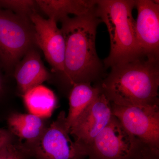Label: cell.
Returning a JSON list of instances; mask_svg holds the SVG:
<instances>
[{
	"mask_svg": "<svg viewBox=\"0 0 159 159\" xmlns=\"http://www.w3.org/2000/svg\"><path fill=\"white\" fill-rule=\"evenodd\" d=\"M6 74H9L6 67L0 59V99L2 98L6 91Z\"/></svg>",
	"mask_w": 159,
	"mask_h": 159,
	"instance_id": "obj_19",
	"label": "cell"
},
{
	"mask_svg": "<svg viewBox=\"0 0 159 159\" xmlns=\"http://www.w3.org/2000/svg\"><path fill=\"white\" fill-rule=\"evenodd\" d=\"M95 9L86 14L66 16L60 21L66 44L62 77L71 88L79 83L97 81L103 73L104 65L96 48L97 27L102 22Z\"/></svg>",
	"mask_w": 159,
	"mask_h": 159,
	"instance_id": "obj_1",
	"label": "cell"
},
{
	"mask_svg": "<svg viewBox=\"0 0 159 159\" xmlns=\"http://www.w3.org/2000/svg\"><path fill=\"white\" fill-rule=\"evenodd\" d=\"M113 116L111 103L101 93L71 125L70 135L74 142L87 150Z\"/></svg>",
	"mask_w": 159,
	"mask_h": 159,
	"instance_id": "obj_9",
	"label": "cell"
},
{
	"mask_svg": "<svg viewBox=\"0 0 159 159\" xmlns=\"http://www.w3.org/2000/svg\"><path fill=\"white\" fill-rule=\"evenodd\" d=\"M135 0H97L96 15L107 28L110 52L103 61L106 68L145 57L137 41L132 11Z\"/></svg>",
	"mask_w": 159,
	"mask_h": 159,
	"instance_id": "obj_3",
	"label": "cell"
},
{
	"mask_svg": "<svg viewBox=\"0 0 159 159\" xmlns=\"http://www.w3.org/2000/svg\"><path fill=\"white\" fill-rule=\"evenodd\" d=\"M0 59L1 60V52H0Z\"/></svg>",
	"mask_w": 159,
	"mask_h": 159,
	"instance_id": "obj_21",
	"label": "cell"
},
{
	"mask_svg": "<svg viewBox=\"0 0 159 159\" xmlns=\"http://www.w3.org/2000/svg\"><path fill=\"white\" fill-rule=\"evenodd\" d=\"M23 97L29 113L42 119L51 117L57 105V97L53 91L42 84L30 89Z\"/></svg>",
	"mask_w": 159,
	"mask_h": 159,
	"instance_id": "obj_15",
	"label": "cell"
},
{
	"mask_svg": "<svg viewBox=\"0 0 159 159\" xmlns=\"http://www.w3.org/2000/svg\"><path fill=\"white\" fill-rule=\"evenodd\" d=\"M101 93L99 83L92 86L90 83H79L72 87L69 94L68 114L66 117L69 128Z\"/></svg>",
	"mask_w": 159,
	"mask_h": 159,
	"instance_id": "obj_13",
	"label": "cell"
},
{
	"mask_svg": "<svg viewBox=\"0 0 159 159\" xmlns=\"http://www.w3.org/2000/svg\"><path fill=\"white\" fill-rule=\"evenodd\" d=\"M111 106L113 115L125 130L152 148L159 149V105Z\"/></svg>",
	"mask_w": 159,
	"mask_h": 159,
	"instance_id": "obj_6",
	"label": "cell"
},
{
	"mask_svg": "<svg viewBox=\"0 0 159 159\" xmlns=\"http://www.w3.org/2000/svg\"><path fill=\"white\" fill-rule=\"evenodd\" d=\"M29 18L34 26L36 45L43 53L54 73L62 77L64 72L66 44L64 38L57 22L44 18L36 11Z\"/></svg>",
	"mask_w": 159,
	"mask_h": 159,
	"instance_id": "obj_8",
	"label": "cell"
},
{
	"mask_svg": "<svg viewBox=\"0 0 159 159\" xmlns=\"http://www.w3.org/2000/svg\"><path fill=\"white\" fill-rule=\"evenodd\" d=\"M36 47L27 51L12 72L18 88L22 95L51 78V74L44 65Z\"/></svg>",
	"mask_w": 159,
	"mask_h": 159,
	"instance_id": "obj_11",
	"label": "cell"
},
{
	"mask_svg": "<svg viewBox=\"0 0 159 159\" xmlns=\"http://www.w3.org/2000/svg\"><path fill=\"white\" fill-rule=\"evenodd\" d=\"M34 47L37 46L34 26L29 17L0 8L1 60L9 74L27 51Z\"/></svg>",
	"mask_w": 159,
	"mask_h": 159,
	"instance_id": "obj_5",
	"label": "cell"
},
{
	"mask_svg": "<svg viewBox=\"0 0 159 159\" xmlns=\"http://www.w3.org/2000/svg\"><path fill=\"white\" fill-rule=\"evenodd\" d=\"M98 83L111 103L159 105V60L143 57L112 67Z\"/></svg>",
	"mask_w": 159,
	"mask_h": 159,
	"instance_id": "obj_2",
	"label": "cell"
},
{
	"mask_svg": "<svg viewBox=\"0 0 159 159\" xmlns=\"http://www.w3.org/2000/svg\"><path fill=\"white\" fill-rule=\"evenodd\" d=\"M43 119L30 113H14L8 117L7 123L12 135L29 144L37 140L45 129Z\"/></svg>",
	"mask_w": 159,
	"mask_h": 159,
	"instance_id": "obj_14",
	"label": "cell"
},
{
	"mask_svg": "<svg viewBox=\"0 0 159 159\" xmlns=\"http://www.w3.org/2000/svg\"><path fill=\"white\" fill-rule=\"evenodd\" d=\"M12 135L9 130L0 128V149L12 143Z\"/></svg>",
	"mask_w": 159,
	"mask_h": 159,
	"instance_id": "obj_20",
	"label": "cell"
},
{
	"mask_svg": "<svg viewBox=\"0 0 159 159\" xmlns=\"http://www.w3.org/2000/svg\"><path fill=\"white\" fill-rule=\"evenodd\" d=\"M0 8L7 9L15 14L29 17L36 12V1L32 0H0Z\"/></svg>",
	"mask_w": 159,
	"mask_h": 159,
	"instance_id": "obj_16",
	"label": "cell"
},
{
	"mask_svg": "<svg viewBox=\"0 0 159 159\" xmlns=\"http://www.w3.org/2000/svg\"><path fill=\"white\" fill-rule=\"evenodd\" d=\"M25 153L20 145L11 143L0 149V159H26Z\"/></svg>",
	"mask_w": 159,
	"mask_h": 159,
	"instance_id": "obj_17",
	"label": "cell"
},
{
	"mask_svg": "<svg viewBox=\"0 0 159 159\" xmlns=\"http://www.w3.org/2000/svg\"><path fill=\"white\" fill-rule=\"evenodd\" d=\"M138 11L135 29L142 54L148 58L159 60V2L135 0Z\"/></svg>",
	"mask_w": 159,
	"mask_h": 159,
	"instance_id": "obj_10",
	"label": "cell"
},
{
	"mask_svg": "<svg viewBox=\"0 0 159 159\" xmlns=\"http://www.w3.org/2000/svg\"><path fill=\"white\" fill-rule=\"evenodd\" d=\"M132 159H159V149L152 148L139 140Z\"/></svg>",
	"mask_w": 159,
	"mask_h": 159,
	"instance_id": "obj_18",
	"label": "cell"
},
{
	"mask_svg": "<svg viewBox=\"0 0 159 159\" xmlns=\"http://www.w3.org/2000/svg\"><path fill=\"white\" fill-rule=\"evenodd\" d=\"M37 7L57 22L73 14L79 16L95 9L97 0H37Z\"/></svg>",
	"mask_w": 159,
	"mask_h": 159,
	"instance_id": "obj_12",
	"label": "cell"
},
{
	"mask_svg": "<svg viewBox=\"0 0 159 159\" xmlns=\"http://www.w3.org/2000/svg\"><path fill=\"white\" fill-rule=\"evenodd\" d=\"M139 142L113 116L87 147V159H132Z\"/></svg>",
	"mask_w": 159,
	"mask_h": 159,
	"instance_id": "obj_7",
	"label": "cell"
},
{
	"mask_svg": "<svg viewBox=\"0 0 159 159\" xmlns=\"http://www.w3.org/2000/svg\"><path fill=\"white\" fill-rule=\"evenodd\" d=\"M65 112L46 127L37 140L21 145L27 158L34 159H87L86 148L72 140Z\"/></svg>",
	"mask_w": 159,
	"mask_h": 159,
	"instance_id": "obj_4",
	"label": "cell"
}]
</instances>
